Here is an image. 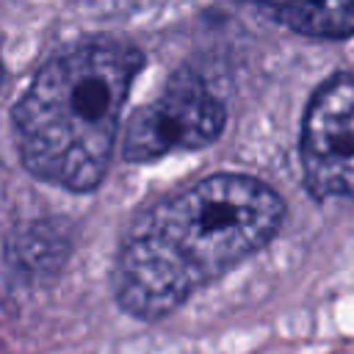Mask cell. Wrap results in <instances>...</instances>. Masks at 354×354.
Instances as JSON below:
<instances>
[{"mask_svg": "<svg viewBox=\"0 0 354 354\" xmlns=\"http://www.w3.org/2000/svg\"><path fill=\"white\" fill-rule=\"evenodd\" d=\"M282 221L285 202L257 177L213 174L194 183L133 218L113 263V296L141 321L166 318L266 249Z\"/></svg>", "mask_w": 354, "mask_h": 354, "instance_id": "cell-1", "label": "cell"}, {"mask_svg": "<svg viewBox=\"0 0 354 354\" xmlns=\"http://www.w3.org/2000/svg\"><path fill=\"white\" fill-rule=\"evenodd\" d=\"M144 58L124 41H88L50 58L14 108L25 169L83 194L102 183L122 108Z\"/></svg>", "mask_w": 354, "mask_h": 354, "instance_id": "cell-2", "label": "cell"}, {"mask_svg": "<svg viewBox=\"0 0 354 354\" xmlns=\"http://www.w3.org/2000/svg\"><path fill=\"white\" fill-rule=\"evenodd\" d=\"M301 171L315 199L354 202V72L324 80L301 122Z\"/></svg>", "mask_w": 354, "mask_h": 354, "instance_id": "cell-3", "label": "cell"}, {"mask_svg": "<svg viewBox=\"0 0 354 354\" xmlns=\"http://www.w3.org/2000/svg\"><path fill=\"white\" fill-rule=\"evenodd\" d=\"M224 130V105L191 75H174L163 94L141 105L122 138L127 160H155L180 149H202Z\"/></svg>", "mask_w": 354, "mask_h": 354, "instance_id": "cell-4", "label": "cell"}, {"mask_svg": "<svg viewBox=\"0 0 354 354\" xmlns=\"http://www.w3.org/2000/svg\"><path fill=\"white\" fill-rule=\"evenodd\" d=\"M268 19L321 39L354 36V0H246Z\"/></svg>", "mask_w": 354, "mask_h": 354, "instance_id": "cell-5", "label": "cell"}]
</instances>
